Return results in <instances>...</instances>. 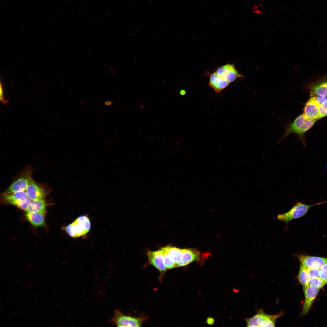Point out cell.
<instances>
[{"label":"cell","instance_id":"obj_1","mask_svg":"<svg viewBox=\"0 0 327 327\" xmlns=\"http://www.w3.org/2000/svg\"><path fill=\"white\" fill-rule=\"evenodd\" d=\"M316 121L307 118L303 114L299 115L293 121L288 124L284 134L277 143L281 142L289 134L294 133L298 136L303 145L306 146L304 134Z\"/></svg>","mask_w":327,"mask_h":327},{"label":"cell","instance_id":"obj_2","mask_svg":"<svg viewBox=\"0 0 327 327\" xmlns=\"http://www.w3.org/2000/svg\"><path fill=\"white\" fill-rule=\"evenodd\" d=\"M91 223L87 216H78L65 228L67 233L73 238H78L86 235L90 231Z\"/></svg>","mask_w":327,"mask_h":327},{"label":"cell","instance_id":"obj_3","mask_svg":"<svg viewBox=\"0 0 327 327\" xmlns=\"http://www.w3.org/2000/svg\"><path fill=\"white\" fill-rule=\"evenodd\" d=\"M283 314V312L274 315H268L262 310L252 317L245 319L247 327H274L277 319Z\"/></svg>","mask_w":327,"mask_h":327},{"label":"cell","instance_id":"obj_4","mask_svg":"<svg viewBox=\"0 0 327 327\" xmlns=\"http://www.w3.org/2000/svg\"><path fill=\"white\" fill-rule=\"evenodd\" d=\"M316 204L310 205L299 202L295 204L287 212L279 214L278 220L288 223L291 221L298 219L305 215L312 207Z\"/></svg>","mask_w":327,"mask_h":327},{"label":"cell","instance_id":"obj_5","mask_svg":"<svg viewBox=\"0 0 327 327\" xmlns=\"http://www.w3.org/2000/svg\"><path fill=\"white\" fill-rule=\"evenodd\" d=\"M144 320L143 317H136L125 315L117 309L114 312L111 320V322L118 327H137L141 326Z\"/></svg>","mask_w":327,"mask_h":327},{"label":"cell","instance_id":"obj_6","mask_svg":"<svg viewBox=\"0 0 327 327\" xmlns=\"http://www.w3.org/2000/svg\"><path fill=\"white\" fill-rule=\"evenodd\" d=\"M220 77L230 83L243 75L239 73L233 64H228L218 68L215 71Z\"/></svg>","mask_w":327,"mask_h":327},{"label":"cell","instance_id":"obj_7","mask_svg":"<svg viewBox=\"0 0 327 327\" xmlns=\"http://www.w3.org/2000/svg\"><path fill=\"white\" fill-rule=\"evenodd\" d=\"M296 256L300 262V265L306 269L313 268L319 269L327 263V258L302 254Z\"/></svg>","mask_w":327,"mask_h":327},{"label":"cell","instance_id":"obj_8","mask_svg":"<svg viewBox=\"0 0 327 327\" xmlns=\"http://www.w3.org/2000/svg\"><path fill=\"white\" fill-rule=\"evenodd\" d=\"M148 262L158 269L162 274L167 271L164 262V254L161 249L155 251H147Z\"/></svg>","mask_w":327,"mask_h":327},{"label":"cell","instance_id":"obj_9","mask_svg":"<svg viewBox=\"0 0 327 327\" xmlns=\"http://www.w3.org/2000/svg\"><path fill=\"white\" fill-rule=\"evenodd\" d=\"M307 88L311 96L327 97V75L311 83Z\"/></svg>","mask_w":327,"mask_h":327},{"label":"cell","instance_id":"obj_10","mask_svg":"<svg viewBox=\"0 0 327 327\" xmlns=\"http://www.w3.org/2000/svg\"><path fill=\"white\" fill-rule=\"evenodd\" d=\"M303 289L305 299L303 306L302 314H307L317 296L319 289L312 287L309 285L303 286Z\"/></svg>","mask_w":327,"mask_h":327},{"label":"cell","instance_id":"obj_11","mask_svg":"<svg viewBox=\"0 0 327 327\" xmlns=\"http://www.w3.org/2000/svg\"><path fill=\"white\" fill-rule=\"evenodd\" d=\"M305 104L302 114L307 118L316 121L320 119L319 103L315 97L312 96Z\"/></svg>","mask_w":327,"mask_h":327},{"label":"cell","instance_id":"obj_12","mask_svg":"<svg viewBox=\"0 0 327 327\" xmlns=\"http://www.w3.org/2000/svg\"><path fill=\"white\" fill-rule=\"evenodd\" d=\"M182 259L176 265L175 268L186 266L199 259L200 253L196 249H182Z\"/></svg>","mask_w":327,"mask_h":327},{"label":"cell","instance_id":"obj_13","mask_svg":"<svg viewBox=\"0 0 327 327\" xmlns=\"http://www.w3.org/2000/svg\"><path fill=\"white\" fill-rule=\"evenodd\" d=\"M25 191L28 196L32 200L43 199L45 196L44 189L32 180L27 187Z\"/></svg>","mask_w":327,"mask_h":327},{"label":"cell","instance_id":"obj_14","mask_svg":"<svg viewBox=\"0 0 327 327\" xmlns=\"http://www.w3.org/2000/svg\"><path fill=\"white\" fill-rule=\"evenodd\" d=\"M230 84L228 81L219 77L215 72L210 76L209 85L216 93L221 92Z\"/></svg>","mask_w":327,"mask_h":327},{"label":"cell","instance_id":"obj_15","mask_svg":"<svg viewBox=\"0 0 327 327\" xmlns=\"http://www.w3.org/2000/svg\"><path fill=\"white\" fill-rule=\"evenodd\" d=\"M32 180L30 177L23 176L15 180L4 192L25 190Z\"/></svg>","mask_w":327,"mask_h":327},{"label":"cell","instance_id":"obj_16","mask_svg":"<svg viewBox=\"0 0 327 327\" xmlns=\"http://www.w3.org/2000/svg\"><path fill=\"white\" fill-rule=\"evenodd\" d=\"M43 212H27L25 216L27 220L33 225L39 226L45 224V214Z\"/></svg>","mask_w":327,"mask_h":327},{"label":"cell","instance_id":"obj_17","mask_svg":"<svg viewBox=\"0 0 327 327\" xmlns=\"http://www.w3.org/2000/svg\"><path fill=\"white\" fill-rule=\"evenodd\" d=\"M167 253L170 258L174 262L175 266L181 260L182 249L171 246H167L162 248Z\"/></svg>","mask_w":327,"mask_h":327},{"label":"cell","instance_id":"obj_18","mask_svg":"<svg viewBox=\"0 0 327 327\" xmlns=\"http://www.w3.org/2000/svg\"><path fill=\"white\" fill-rule=\"evenodd\" d=\"M46 203L44 199L32 200L25 211L27 212L45 213Z\"/></svg>","mask_w":327,"mask_h":327},{"label":"cell","instance_id":"obj_19","mask_svg":"<svg viewBox=\"0 0 327 327\" xmlns=\"http://www.w3.org/2000/svg\"><path fill=\"white\" fill-rule=\"evenodd\" d=\"M2 196L4 200L8 203L9 201L24 198L28 196L25 190L4 192Z\"/></svg>","mask_w":327,"mask_h":327},{"label":"cell","instance_id":"obj_20","mask_svg":"<svg viewBox=\"0 0 327 327\" xmlns=\"http://www.w3.org/2000/svg\"><path fill=\"white\" fill-rule=\"evenodd\" d=\"M298 279L299 282L303 286L309 285L310 278L308 274L307 269L301 265H300V266Z\"/></svg>","mask_w":327,"mask_h":327},{"label":"cell","instance_id":"obj_21","mask_svg":"<svg viewBox=\"0 0 327 327\" xmlns=\"http://www.w3.org/2000/svg\"><path fill=\"white\" fill-rule=\"evenodd\" d=\"M32 200L28 197L10 201L7 203L16 206L19 208L25 210Z\"/></svg>","mask_w":327,"mask_h":327},{"label":"cell","instance_id":"obj_22","mask_svg":"<svg viewBox=\"0 0 327 327\" xmlns=\"http://www.w3.org/2000/svg\"><path fill=\"white\" fill-rule=\"evenodd\" d=\"M315 97L316 100L319 103V113L320 119L327 116V99L317 97Z\"/></svg>","mask_w":327,"mask_h":327},{"label":"cell","instance_id":"obj_23","mask_svg":"<svg viewBox=\"0 0 327 327\" xmlns=\"http://www.w3.org/2000/svg\"><path fill=\"white\" fill-rule=\"evenodd\" d=\"M325 284L319 277L310 278L309 281V286L319 289L322 288Z\"/></svg>","mask_w":327,"mask_h":327},{"label":"cell","instance_id":"obj_24","mask_svg":"<svg viewBox=\"0 0 327 327\" xmlns=\"http://www.w3.org/2000/svg\"><path fill=\"white\" fill-rule=\"evenodd\" d=\"M161 249L164 254V262L166 269H171L175 268L174 262L170 258L164 249L162 248Z\"/></svg>","mask_w":327,"mask_h":327},{"label":"cell","instance_id":"obj_25","mask_svg":"<svg viewBox=\"0 0 327 327\" xmlns=\"http://www.w3.org/2000/svg\"><path fill=\"white\" fill-rule=\"evenodd\" d=\"M319 277L326 284H327V263L319 269Z\"/></svg>","mask_w":327,"mask_h":327},{"label":"cell","instance_id":"obj_26","mask_svg":"<svg viewBox=\"0 0 327 327\" xmlns=\"http://www.w3.org/2000/svg\"><path fill=\"white\" fill-rule=\"evenodd\" d=\"M309 278L319 277V269L313 268L307 269Z\"/></svg>","mask_w":327,"mask_h":327},{"label":"cell","instance_id":"obj_27","mask_svg":"<svg viewBox=\"0 0 327 327\" xmlns=\"http://www.w3.org/2000/svg\"><path fill=\"white\" fill-rule=\"evenodd\" d=\"M0 99L1 101L3 103H6L7 102V101L6 100L4 99V92L3 88V85L2 83L0 84Z\"/></svg>","mask_w":327,"mask_h":327},{"label":"cell","instance_id":"obj_28","mask_svg":"<svg viewBox=\"0 0 327 327\" xmlns=\"http://www.w3.org/2000/svg\"><path fill=\"white\" fill-rule=\"evenodd\" d=\"M215 319L212 317H208L206 319V323L209 325H212L215 322Z\"/></svg>","mask_w":327,"mask_h":327},{"label":"cell","instance_id":"obj_29","mask_svg":"<svg viewBox=\"0 0 327 327\" xmlns=\"http://www.w3.org/2000/svg\"><path fill=\"white\" fill-rule=\"evenodd\" d=\"M259 7V6L258 5H255L253 7L254 8H253V12L255 13H259V14H260V13H261V12H260L259 9H258V8Z\"/></svg>","mask_w":327,"mask_h":327},{"label":"cell","instance_id":"obj_30","mask_svg":"<svg viewBox=\"0 0 327 327\" xmlns=\"http://www.w3.org/2000/svg\"><path fill=\"white\" fill-rule=\"evenodd\" d=\"M111 104H112L111 102V101H107L105 102V104L106 105H107V106H109V105H111Z\"/></svg>","mask_w":327,"mask_h":327},{"label":"cell","instance_id":"obj_31","mask_svg":"<svg viewBox=\"0 0 327 327\" xmlns=\"http://www.w3.org/2000/svg\"><path fill=\"white\" fill-rule=\"evenodd\" d=\"M327 200L325 201H323V202H321L320 203H317L316 204V205H320V204L324 203H327Z\"/></svg>","mask_w":327,"mask_h":327},{"label":"cell","instance_id":"obj_32","mask_svg":"<svg viewBox=\"0 0 327 327\" xmlns=\"http://www.w3.org/2000/svg\"><path fill=\"white\" fill-rule=\"evenodd\" d=\"M18 312V311H15V312H13V313L14 314H15L17 313Z\"/></svg>","mask_w":327,"mask_h":327},{"label":"cell","instance_id":"obj_33","mask_svg":"<svg viewBox=\"0 0 327 327\" xmlns=\"http://www.w3.org/2000/svg\"><path fill=\"white\" fill-rule=\"evenodd\" d=\"M32 286V285H30L28 286V287L29 288H30Z\"/></svg>","mask_w":327,"mask_h":327},{"label":"cell","instance_id":"obj_34","mask_svg":"<svg viewBox=\"0 0 327 327\" xmlns=\"http://www.w3.org/2000/svg\"><path fill=\"white\" fill-rule=\"evenodd\" d=\"M42 309V308H40V309H39V310H38V311H37V312H39Z\"/></svg>","mask_w":327,"mask_h":327},{"label":"cell","instance_id":"obj_35","mask_svg":"<svg viewBox=\"0 0 327 327\" xmlns=\"http://www.w3.org/2000/svg\"><path fill=\"white\" fill-rule=\"evenodd\" d=\"M37 273H35L34 274V275H33V277H35V276H37Z\"/></svg>","mask_w":327,"mask_h":327},{"label":"cell","instance_id":"obj_36","mask_svg":"<svg viewBox=\"0 0 327 327\" xmlns=\"http://www.w3.org/2000/svg\"><path fill=\"white\" fill-rule=\"evenodd\" d=\"M39 296V295H36L35 297V298H37Z\"/></svg>","mask_w":327,"mask_h":327},{"label":"cell","instance_id":"obj_37","mask_svg":"<svg viewBox=\"0 0 327 327\" xmlns=\"http://www.w3.org/2000/svg\"><path fill=\"white\" fill-rule=\"evenodd\" d=\"M21 281V280H17V282H20V281Z\"/></svg>","mask_w":327,"mask_h":327},{"label":"cell","instance_id":"obj_38","mask_svg":"<svg viewBox=\"0 0 327 327\" xmlns=\"http://www.w3.org/2000/svg\"><path fill=\"white\" fill-rule=\"evenodd\" d=\"M31 282H31V281H30V282H28V284H30V283H31Z\"/></svg>","mask_w":327,"mask_h":327},{"label":"cell","instance_id":"obj_39","mask_svg":"<svg viewBox=\"0 0 327 327\" xmlns=\"http://www.w3.org/2000/svg\"><path fill=\"white\" fill-rule=\"evenodd\" d=\"M57 290H54L53 291V293H55L57 292Z\"/></svg>","mask_w":327,"mask_h":327},{"label":"cell","instance_id":"obj_40","mask_svg":"<svg viewBox=\"0 0 327 327\" xmlns=\"http://www.w3.org/2000/svg\"><path fill=\"white\" fill-rule=\"evenodd\" d=\"M325 167L327 169V164L325 165Z\"/></svg>","mask_w":327,"mask_h":327},{"label":"cell","instance_id":"obj_41","mask_svg":"<svg viewBox=\"0 0 327 327\" xmlns=\"http://www.w3.org/2000/svg\"><path fill=\"white\" fill-rule=\"evenodd\" d=\"M23 319H21L20 320V321H22Z\"/></svg>","mask_w":327,"mask_h":327},{"label":"cell","instance_id":"obj_42","mask_svg":"<svg viewBox=\"0 0 327 327\" xmlns=\"http://www.w3.org/2000/svg\"><path fill=\"white\" fill-rule=\"evenodd\" d=\"M40 292H39V293H38L37 294V295H39V294H40Z\"/></svg>","mask_w":327,"mask_h":327},{"label":"cell","instance_id":"obj_43","mask_svg":"<svg viewBox=\"0 0 327 327\" xmlns=\"http://www.w3.org/2000/svg\"><path fill=\"white\" fill-rule=\"evenodd\" d=\"M22 314V313H19V314H18V315H21V314Z\"/></svg>","mask_w":327,"mask_h":327},{"label":"cell","instance_id":"obj_44","mask_svg":"<svg viewBox=\"0 0 327 327\" xmlns=\"http://www.w3.org/2000/svg\"><path fill=\"white\" fill-rule=\"evenodd\" d=\"M59 325H60L59 324H58V325H57V327H58V326H59Z\"/></svg>","mask_w":327,"mask_h":327}]
</instances>
